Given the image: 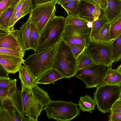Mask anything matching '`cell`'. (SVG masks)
<instances>
[{"instance_id":"44dd1931","label":"cell","mask_w":121,"mask_h":121,"mask_svg":"<svg viewBox=\"0 0 121 121\" xmlns=\"http://www.w3.org/2000/svg\"><path fill=\"white\" fill-rule=\"evenodd\" d=\"M95 101L90 95L86 94L85 96L80 97L78 105L79 109L82 112H86L91 113L95 109Z\"/></svg>"},{"instance_id":"9c48e42d","label":"cell","mask_w":121,"mask_h":121,"mask_svg":"<svg viewBox=\"0 0 121 121\" xmlns=\"http://www.w3.org/2000/svg\"><path fill=\"white\" fill-rule=\"evenodd\" d=\"M111 43H102L91 40L85 50L96 64L111 67L114 62Z\"/></svg>"},{"instance_id":"836d02e7","label":"cell","mask_w":121,"mask_h":121,"mask_svg":"<svg viewBox=\"0 0 121 121\" xmlns=\"http://www.w3.org/2000/svg\"><path fill=\"white\" fill-rule=\"evenodd\" d=\"M108 116L109 121H121V113L110 111Z\"/></svg>"},{"instance_id":"603a6c76","label":"cell","mask_w":121,"mask_h":121,"mask_svg":"<svg viewBox=\"0 0 121 121\" xmlns=\"http://www.w3.org/2000/svg\"><path fill=\"white\" fill-rule=\"evenodd\" d=\"M103 83L119 85L121 84V74L111 67L108 68Z\"/></svg>"},{"instance_id":"2e32d148","label":"cell","mask_w":121,"mask_h":121,"mask_svg":"<svg viewBox=\"0 0 121 121\" xmlns=\"http://www.w3.org/2000/svg\"><path fill=\"white\" fill-rule=\"evenodd\" d=\"M62 39L69 46L79 44L84 46L86 48L91 40L90 35H63Z\"/></svg>"},{"instance_id":"d6986e66","label":"cell","mask_w":121,"mask_h":121,"mask_svg":"<svg viewBox=\"0 0 121 121\" xmlns=\"http://www.w3.org/2000/svg\"><path fill=\"white\" fill-rule=\"evenodd\" d=\"M31 22L30 20L27 21L21 27L19 30L20 39L24 51L31 49L30 44Z\"/></svg>"},{"instance_id":"74e56055","label":"cell","mask_w":121,"mask_h":121,"mask_svg":"<svg viewBox=\"0 0 121 121\" xmlns=\"http://www.w3.org/2000/svg\"><path fill=\"white\" fill-rule=\"evenodd\" d=\"M20 0H9L7 5L3 11L6 10L9 8L14 7Z\"/></svg>"},{"instance_id":"f546056e","label":"cell","mask_w":121,"mask_h":121,"mask_svg":"<svg viewBox=\"0 0 121 121\" xmlns=\"http://www.w3.org/2000/svg\"><path fill=\"white\" fill-rule=\"evenodd\" d=\"M40 35L34 25L31 23L30 39L31 49L35 51L38 45Z\"/></svg>"},{"instance_id":"8992f818","label":"cell","mask_w":121,"mask_h":121,"mask_svg":"<svg viewBox=\"0 0 121 121\" xmlns=\"http://www.w3.org/2000/svg\"><path fill=\"white\" fill-rule=\"evenodd\" d=\"M96 88L94 98L97 108L103 113L108 112L113 104L120 98L121 84L103 83Z\"/></svg>"},{"instance_id":"d6a6232c","label":"cell","mask_w":121,"mask_h":121,"mask_svg":"<svg viewBox=\"0 0 121 121\" xmlns=\"http://www.w3.org/2000/svg\"><path fill=\"white\" fill-rule=\"evenodd\" d=\"M69 46L74 56L76 59L85 50L86 48L84 46L79 44L72 45Z\"/></svg>"},{"instance_id":"e0dca14e","label":"cell","mask_w":121,"mask_h":121,"mask_svg":"<svg viewBox=\"0 0 121 121\" xmlns=\"http://www.w3.org/2000/svg\"><path fill=\"white\" fill-rule=\"evenodd\" d=\"M18 72L22 85L30 88L37 84V79L24 65H22Z\"/></svg>"},{"instance_id":"8d00e7d4","label":"cell","mask_w":121,"mask_h":121,"mask_svg":"<svg viewBox=\"0 0 121 121\" xmlns=\"http://www.w3.org/2000/svg\"><path fill=\"white\" fill-rule=\"evenodd\" d=\"M9 0H0V14L2 13L6 7Z\"/></svg>"},{"instance_id":"1f68e13d","label":"cell","mask_w":121,"mask_h":121,"mask_svg":"<svg viewBox=\"0 0 121 121\" xmlns=\"http://www.w3.org/2000/svg\"><path fill=\"white\" fill-rule=\"evenodd\" d=\"M25 52L17 50L4 48H0V54H4L22 57H24Z\"/></svg>"},{"instance_id":"83f0119b","label":"cell","mask_w":121,"mask_h":121,"mask_svg":"<svg viewBox=\"0 0 121 121\" xmlns=\"http://www.w3.org/2000/svg\"><path fill=\"white\" fill-rule=\"evenodd\" d=\"M79 2L78 1H71L60 5L66 10L68 15L79 16L78 5Z\"/></svg>"},{"instance_id":"484cf974","label":"cell","mask_w":121,"mask_h":121,"mask_svg":"<svg viewBox=\"0 0 121 121\" xmlns=\"http://www.w3.org/2000/svg\"><path fill=\"white\" fill-rule=\"evenodd\" d=\"M112 56L114 62L121 60V34L111 43Z\"/></svg>"},{"instance_id":"f1b7e54d","label":"cell","mask_w":121,"mask_h":121,"mask_svg":"<svg viewBox=\"0 0 121 121\" xmlns=\"http://www.w3.org/2000/svg\"><path fill=\"white\" fill-rule=\"evenodd\" d=\"M110 32L112 41L115 39L121 34V17L111 23Z\"/></svg>"},{"instance_id":"7dc6e473","label":"cell","mask_w":121,"mask_h":121,"mask_svg":"<svg viewBox=\"0 0 121 121\" xmlns=\"http://www.w3.org/2000/svg\"></svg>"},{"instance_id":"60d3db41","label":"cell","mask_w":121,"mask_h":121,"mask_svg":"<svg viewBox=\"0 0 121 121\" xmlns=\"http://www.w3.org/2000/svg\"><path fill=\"white\" fill-rule=\"evenodd\" d=\"M56 0H36L35 5H39L54 1Z\"/></svg>"},{"instance_id":"5b68a950","label":"cell","mask_w":121,"mask_h":121,"mask_svg":"<svg viewBox=\"0 0 121 121\" xmlns=\"http://www.w3.org/2000/svg\"><path fill=\"white\" fill-rule=\"evenodd\" d=\"M57 45L30 55L24 60L23 64L36 79L52 68Z\"/></svg>"},{"instance_id":"52a82bcc","label":"cell","mask_w":121,"mask_h":121,"mask_svg":"<svg viewBox=\"0 0 121 121\" xmlns=\"http://www.w3.org/2000/svg\"><path fill=\"white\" fill-rule=\"evenodd\" d=\"M77 105L69 102L51 100L45 110L48 118L57 121H70L78 116L81 110Z\"/></svg>"},{"instance_id":"4316f807","label":"cell","mask_w":121,"mask_h":121,"mask_svg":"<svg viewBox=\"0 0 121 121\" xmlns=\"http://www.w3.org/2000/svg\"><path fill=\"white\" fill-rule=\"evenodd\" d=\"M15 6L8 8L0 14V28L8 30L9 22L13 14Z\"/></svg>"},{"instance_id":"9a60e30c","label":"cell","mask_w":121,"mask_h":121,"mask_svg":"<svg viewBox=\"0 0 121 121\" xmlns=\"http://www.w3.org/2000/svg\"><path fill=\"white\" fill-rule=\"evenodd\" d=\"M106 0L107 8L103 14L108 22L111 23L121 17V0Z\"/></svg>"},{"instance_id":"30bf717a","label":"cell","mask_w":121,"mask_h":121,"mask_svg":"<svg viewBox=\"0 0 121 121\" xmlns=\"http://www.w3.org/2000/svg\"><path fill=\"white\" fill-rule=\"evenodd\" d=\"M107 67L104 65L95 64L77 71L74 76L85 83L86 88L96 87L103 83Z\"/></svg>"},{"instance_id":"ba28073f","label":"cell","mask_w":121,"mask_h":121,"mask_svg":"<svg viewBox=\"0 0 121 121\" xmlns=\"http://www.w3.org/2000/svg\"><path fill=\"white\" fill-rule=\"evenodd\" d=\"M57 0L32 6L28 19L34 25L40 35L49 21L55 15Z\"/></svg>"},{"instance_id":"3957f363","label":"cell","mask_w":121,"mask_h":121,"mask_svg":"<svg viewBox=\"0 0 121 121\" xmlns=\"http://www.w3.org/2000/svg\"><path fill=\"white\" fill-rule=\"evenodd\" d=\"M65 18L55 15L49 21L41 34L35 53L56 46L62 39L65 26Z\"/></svg>"},{"instance_id":"6da1fadb","label":"cell","mask_w":121,"mask_h":121,"mask_svg":"<svg viewBox=\"0 0 121 121\" xmlns=\"http://www.w3.org/2000/svg\"><path fill=\"white\" fill-rule=\"evenodd\" d=\"M24 113L30 121H37L51 100L48 93L36 84L30 88L21 85Z\"/></svg>"},{"instance_id":"7402d4cb","label":"cell","mask_w":121,"mask_h":121,"mask_svg":"<svg viewBox=\"0 0 121 121\" xmlns=\"http://www.w3.org/2000/svg\"><path fill=\"white\" fill-rule=\"evenodd\" d=\"M111 23H106L104 26L92 40L98 42L109 43L112 41L110 37V27Z\"/></svg>"},{"instance_id":"8fae6325","label":"cell","mask_w":121,"mask_h":121,"mask_svg":"<svg viewBox=\"0 0 121 121\" xmlns=\"http://www.w3.org/2000/svg\"><path fill=\"white\" fill-rule=\"evenodd\" d=\"M65 19V26L63 35H90L92 22L79 16L68 15Z\"/></svg>"},{"instance_id":"cb8c5ba5","label":"cell","mask_w":121,"mask_h":121,"mask_svg":"<svg viewBox=\"0 0 121 121\" xmlns=\"http://www.w3.org/2000/svg\"><path fill=\"white\" fill-rule=\"evenodd\" d=\"M95 64L92 58L85 50L77 59V71Z\"/></svg>"},{"instance_id":"e575fe53","label":"cell","mask_w":121,"mask_h":121,"mask_svg":"<svg viewBox=\"0 0 121 121\" xmlns=\"http://www.w3.org/2000/svg\"><path fill=\"white\" fill-rule=\"evenodd\" d=\"M110 111L121 113V99H119L115 102Z\"/></svg>"},{"instance_id":"f6af8a7d","label":"cell","mask_w":121,"mask_h":121,"mask_svg":"<svg viewBox=\"0 0 121 121\" xmlns=\"http://www.w3.org/2000/svg\"><path fill=\"white\" fill-rule=\"evenodd\" d=\"M36 0H32V5L34 6L35 5V1Z\"/></svg>"},{"instance_id":"277c9868","label":"cell","mask_w":121,"mask_h":121,"mask_svg":"<svg viewBox=\"0 0 121 121\" xmlns=\"http://www.w3.org/2000/svg\"><path fill=\"white\" fill-rule=\"evenodd\" d=\"M76 60L69 45L62 39L56 46L52 68L58 71L64 78H70L77 71Z\"/></svg>"},{"instance_id":"7a4b0ae2","label":"cell","mask_w":121,"mask_h":121,"mask_svg":"<svg viewBox=\"0 0 121 121\" xmlns=\"http://www.w3.org/2000/svg\"><path fill=\"white\" fill-rule=\"evenodd\" d=\"M0 103V121H30L24 115L21 91L17 87Z\"/></svg>"},{"instance_id":"4fadbf2b","label":"cell","mask_w":121,"mask_h":121,"mask_svg":"<svg viewBox=\"0 0 121 121\" xmlns=\"http://www.w3.org/2000/svg\"><path fill=\"white\" fill-rule=\"evenodd\" d=\"M78 8L79 17L89 22L96 20L101 14L100 6L84 1L79 2Z\"/></svg>"},{"instance_id":"7c38bea8","label":"cell","mask_w":121,"mask_h":121,"mask_svg":"<svg viewBox=\"0 0 121 121\" xmlns=\"http://www.w3.org/2000/svg\"><path fill=\"white\" fill-rule=\"evenodd\" d=\"M0 48L17 50L25 52L20 39L19 30H8L0 28Z\"/></svg>"},{"instance_id":"f35d334b","label":"cell","mask_w":121,"mask_h":121,"mask_svg":"<svg viewBox=\"0 0 121 121\" xmlns=\"http://www.w3.org/2000/svg\"><path fill=\"white\" fill-rule=\"evenodd\" d=\"M100 4V6L103 11L107 9V3L106 0H98Z\"/></svg>"},{"instance_id":"ee69618b","label":"cell","mask_w":121,"mask_h":121,"mask_svg":"<svg viewBox=\"0 0 121 121\" xmlns=\"http://www.w3.org/2000/svg\"><path fill=\"white\" fill-rule=\"evenodd\" d=\"M115 70L121 74V64Z\"/></svg>"},{"instance_id":"d4e9b609","label":"cell","mask_w":121,"mask_h":121,"mask_svg":"<svg viewBox=\"0 0 121 121\" xmlns=\"http://www.w3.org/2000/svg\"><path fill=\"white\" fill-rule=\"evenodd\" d=\"M108 22L106 17L103 14L97 20L92 22V26L90 35L91 39H92L96 36L105 24Z\"/></svg>"},{"instance_id":"ab89813d","label":"cell","mask_w":121,"mask_h":121,"mask_svg":"<svg viewBox=\"0 0 121 121\" xmlns=\"http://www.w3.org/2000/svg\"><path fill=\"white\" fill-rule=\"evenodd\" d=\"M9 73L0 66V77H8Z\"/></svg>"},{"instance_id":"ac0fdd59","label":"cell","mask_w":121,"mask_h":121,"mask_svg":"<svg viewBox=\"0 0 121 121\" xmlns=\"http://www.w3.org/2000/svg\"><path fill=\"white\" fill-rule=\"evenodd\" d=\"M64 78L62 75L56 69L52 68L48 70L36 80L37 84H48Z\"/></svg>"},{"instance_id":"b9f144b4","label":"cell","mask_w":121,"mask_h":121,"mask_svg":"<svg viewBox=\"0 0 121 121\" xmlns=\"http://www.w3.org/2000/svg\"><path fill=\"white\" fill-rule=\"evenodd\" d=\"M84 0H57V4L61 5L66 3L76 1H80Z\"/></svg>"},{"instance_id":"4dcf8cb0","label":"cell","mask_w":121,"mask_h":121,"mask_svg":"<svg viewBox=\"0 0 121 121\" xmlns=\"http://www.w3.org/2000/svg\"><path fill=\"white\" fill-rule=\"evenodd\" d=\"M16 79H12L9 77H0V87L8 90L17 87Z\"/></svg>"},{"instance_id":"ffe728a7","label":"cell","mask_w":121,"mask_h":121,"mask_svg":"<svg viewBox=\"0 0 121 121\" xmlns=\"http://www.w3.org/2000/svg\"><path fill=\"white\" fill-rule=\"evenodd\" d=\"M32 5V1L25 4L20 10L13 13L9 22L8 28L10 30L14 29V26L20 19L30 13Z\"/></svg>"},{"instance_id":"5bb4252c","label":"cell","mask_w":121,"mask_h":121,"mask_svg":"<svg viewBox=\"0 0 121 121\" xmlns=\"http://www.w3.org/2000/svg\"><path fill=\"white\" fill-rule=\"evenodd\" d=\"M23 58L0 54V66L9 73L18 72L24 61Z\"/></svg>"},{"instance_id":"bcb514c9","label":"cell","mask_w":121,"mask_h":121,"mask_svg":"<svg viewBox=\"0 0 121 121\" xmlns=\"http://www.w3.org/2000/svg\"><path fill=\"white\" fill-rule=\"evenodd\" d=\"M119 99H121V94H120V97Z\"/></svg>"},{"instance_id":"7bdbcfd3","label":"cell","mask_w":121,"mask_h":121,"mask_svg":"<svg viewBox=\"0 0 121 121\" xmlns=\"http://www.w3.org/2000/svg\"><path fill=\"white\" fill-rule=\"evenodd\" d=\"M83 1L100 6V4L98 0H84Z\"/></svg>"},{"instance_id":"d590c367","label":"cell","mask_w":121,"mask_h":121,"mask_svg":"<svg viewBox=\"0 0 121 121\" xmlns=\"http://www.w3.org/2000/svg\"><path fill=\"white\" fill-rule=\"evenodd\" d=\"M13 89L8 90L0 87V102L9 95Z\"/></svg>"}]
</instances>
